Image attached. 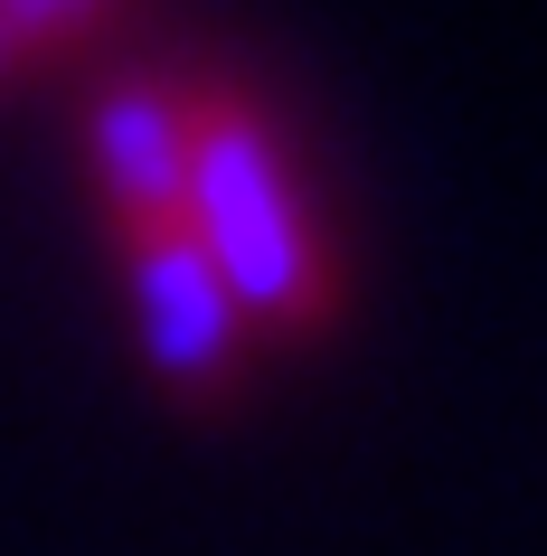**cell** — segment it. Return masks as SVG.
Instances as JSON below:
<instances>
[{"mask_svg":"<svg viewBox=\"0 0 547 556\" xmlns=\"http://www.w3.org/2000/svg\"><path fill=\"white\" fill-rule=\"evenodd\" d=\"M179 104H189V161H179V227L199 236V255L217 264L236 321L302 350L349 312V274L331 245V217L312 199L302 142L274 114V94L227 58L179 66Z\"/></svg>","mask_w":547,"mask_h":556,"instance_id":"1","label":"cell"},{"mask_svg":"<svg viewBox=\"0 0 547 556\" xmlns=\"http://www.w3.org/2000/svg\"><path fill=\"white\" fill-rule=\"evenodd\" d=\"M104 255L123 274L133 350H142L151 387L179 396V406H236L256 330L236 321V302L217 283V264L199 255V236L179 217H123V227H104Z\"/></svg>","mask_w":547,"mask_h":556,"instance_id":"2","label":"cell"},{"mask_svg":"<svg viewBox=\"0 0 547 556\" xmlns=\"http://www.w3.org/2000/svg\"><path fill=\"white\" fill-rule=\"evenodd\" d=\"M76 161H86L95 217H179V161H189V104H179L171 58L104 66L76 114Z\"/></svg>","mask_w":547,"mask_h":556,"instance_id":"3","label":"cell"},{"mask_svg":"<svg viewBox=\"0 0 547 556\" xmlns=\"http://www.w3.org/2000/svg\"><path fill=\"white\" fill-rule=\"evenodd\" d=\"M133 0H0V38L20 48V66H58V58H76V48H95V38L114 29Z\"/></svg>","mask_w":547,"mask_h":556,"instance_id":"4","label":"cell"},{"mask_svg":"<svg viewBox=\"0 0 547 556\" xmlns=\"http://www.w3.org/2000/svg\"><path fill=\"white\" fill-rule=\"evenodd\" d=\"M20 76H29V66H20V48H10V38H0V94L20 86Z\"/></svg>","mask_w":547,"mask_h":556,"instance_id":"5","label":"cell"}]
</instances>
